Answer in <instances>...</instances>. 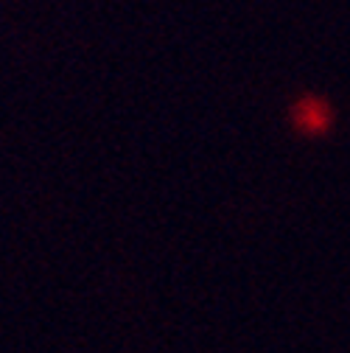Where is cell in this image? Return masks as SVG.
Masks as SVG:
<instances>
[{
  "label": "cell",
  "instance_id": "6da1fadb",
  "mask_svg": "<svg viewBox=\"0 0 350 353\" xmlns=\"http://www.w3.org/2000/svg\"><path fill=\"white\" fill-rule=\"evenodd\" d=\"M328 121H331V112L320 99H309L297 107V123L305 126L309 132H322L328 126Z\"/></svg>",
  "mask_w": 350,
  "mask_h": 353
}]
</instances>
